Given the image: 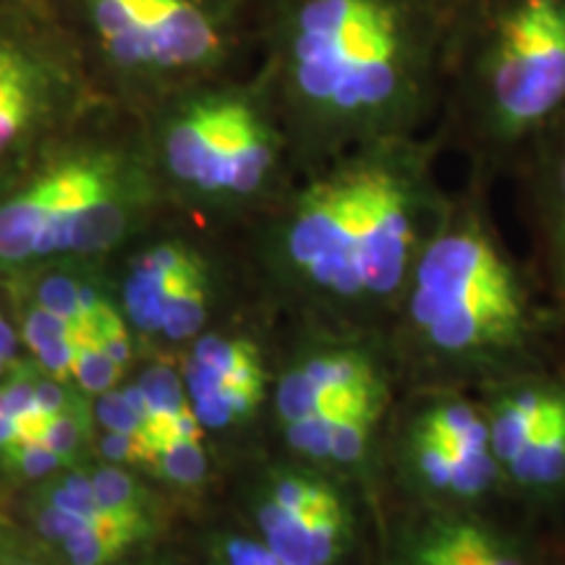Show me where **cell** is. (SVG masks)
<instances>
[{
  "label": "cell",
  "instance_id": "2e32d148",
  "mask_svg": "<svg viewBox=\"0 0 565 565\" xmlns=\"http://www.w3.org/2000/svg\"><path fill=\"white\" fill-rule=\"evenodd\" d=\"M145 532V519H121V515L100 511L87 519L79 532L63 540V550L74 565H108Z\"/></svg>",
  "mask_w": 565,
  "mask_h": 565
},
{
  "label": "cell",
  "instance_id": "836d02e7",
  "mask_svg": "<svg viewBox=\"0 0 565 565\" xmlns=\"http://www.w3.org/2000/svg\"><path fill=\"white\" fill-rule=\"evenodd\" d=\"M0 366H3V362H0Z\"/></svg>",
  "mask_w": 565,
  "mask_h": 565
},
{
  "label": "cell",
  "instance_id": "ffe728a7",
  "mask_svg": "<svg viewBox=\"0 0 565 565\" xmlns=\"http://www.w3.org/2000/svg\"><path fill=\"white\" fill-rule=\"evenodd\" d=\"M139 387L150 398L152 414H175L186 404H192L186 398V391H183L181 377L168 366H154V370L145 372Z\"/></svg>",
  "mask_w": 565,
  "mask_h": 565
},
{
  "label": "cell",
  "instance_id": "6da1fadb",
  "mask_svg": "<svg viewBox=\"0 0 565 565\" xmlns=\"http://www.w3.org/2000/svg\"><path fill=\"white\" fill-rule=\"evenodd\" d=\"M445 13L448 0H275L254 71L299 175L356 147L433 129Z\"/></svg>",
  "mask_w": 565,
  "mask_h": 565
},
{
  "label": "cell",
  "instance_id": "f1b7e54d",
  "mask_svg": "<svg viewBox=\"0 0 565 565\" xmlns=\"http://www.w3.org/2000/svg\"><path fill=\"white\" fill-rule=\"evenodd\" d=\"M38 356H40L42 370L51 372L53 380H58V383H63V380L71 377V372H74L76 349L71 338H63V341L45 345V349L38 351Z\"/></svg>",
  "mask_w": 565,
  "mask_h": 565
},
{
  "label": "cell",
  "instance_id": "83f0119b",
  "mask_svg": "<svg viewBox=\"0 0 565 565\" xmlns=\"http://www.w3.org/2000/svg\"><path fill=\"white\" fill-rule=\"evenodd\" d=\"M100 450L116 463H150V450L141 435L108 433L103 437Z\"/></svg>",
  "mask_w": 565,
  "mask_h": 565
},
{
  "label": "cell",
  "instance_id": "9c48e42d",
  "mask_svg": "<svg viewBox=\"0 0 565 565\" xmlns=\"http://www.w3.org/2000/svg\"><path fill=\"white\" fill-rule=\"evenodd\" d=\"M377 508L498 511L508 503L477 391L401 385L374 466Z\"/></svg>",
  "mask_w": 565,
  "mask_h": 565
},
{
  "label": "cell",
  "instance_id": "484cf974",
  "mask_svg": "<svg viewBox=\"0 0 565 565\" xmlns=\"http://www.w3.org/2000/svg\"><path fill=\"white\" fill-rule=\"evenodd\" d=\"M34 374L30 370H17L0 385V412L6 416H11L13 422L19 419L21 414L30 412L34 406Z\"/></svg>",
  "mask_w": 565,
  "mask_h": 565
},
{
  "label": "cell",
  "instance_id": "277c9868",
  "mask_svg": "<svg viewBox=\"0 0 565 565\" xmlns=\"http://www.w3.org/2000/svg\"><path fill=\"white\" fill-rule=\"evenodd\" d=\"M565 110V0H448L433 124L466 179H511L532 139Z\"/></svg>",
  "mask_w": 565,
  "mask_h": 565
},
{
  "label": "cell",
  "instance_id": "7c38bea8",
  "mask_svg": "<svg viewBox=\"0 0 565 565\" xmlns=\"http://www.w3.org/2000/svg\"><path fill=\"white\" fill-rule=\"evenodd\" d=\"M97 105L42 6L0 11V168Z\"/></svg>",
  "mask_w": 565,
  "mask_h": 565
},
{
  "label": "cell",
  "instance_id": "9a60e30c",
  "mask_svg": "<svg viewBox=\"0 0 565 565\" xmlns=\"http://www.w3.org/2000/svg\"><path fill=\"white\" fill-rule=\"evenodd\" d=\"M529 265L565 322V110L526 147L513 175Z\"/></svg>",
  "mask_w": 565,
  "mask_h": 565
},
{
  "label": "cell",
  "instance_id": "1f68e13d",
  "mask_svg": "<svg viewBox=\"0 0 565 565\" xmlns=\"http://www.w3.org/2000/svg\"><path fill=\"white\" fill-rule=\"evenodd\" d=\"M11 443H17V422L0 412V448H9Z\"/></svg>",
  "mask_w": 565,
  "mask_h": 565
},
{
  "label": "cell",
  "instance_id": "44dd1931",
  "mask_svg": "<svg viewBox=\"0 0 565 565\" xmlns=\"http://www.w3.org/2000/svg\"><path fill=\"white\" fill-rule=\"evenodd\" d=\"M217 565H288L257 534H231L217 547Z\"/></svg>",
  "mask_w": 565,
  "mask_h": 565
},
{
  "label": "cell",
  "instance_id": "d6986e66",
  "mask_svg": "<svg viewBox=\"0 0 565 565\" xmlns=\"http://www.w3.org/2000/svg\"><path fill=\"white\" fill-rule=\"evenodd\" d=\"M92 494H95V503L103 511L121 515V519H145L137 484L121 469L108 466V469L95 471V477H92Z\"/></svg>",
  "mask_w": 565,
  "mask_h": 565
},
{
  "label": "cell",
  "instance_id": "603a6c76",
  "mask_svg": "<svg viewBox=\"0 0 565 565\" xmlns=\"http://www.w3.org/2000/svg\"><path fill=\"white\" fill-rule=\"evenodd\" d=\"M6 461L17 466L24 477H45L51 471L58 469L63 458L47 445H32V443H11L9 448H3Z\"/></svg>",
  "mask_w": 565,
  "mask_h": 565
},
{
  "label": "cell",
  "instance_id": "ba28073f",
  "mask_svg": "<svg viewBox=\"0 0 565 565\" xmlns=\"http://www.w3.org/2000/svg\"><path fill=\"white\" fill-rule=\"evenodd\" d=\"M401 377L383 333L324 328L275 372L270 416L286 456L362 484L374 466Z\"/></svg>",
  "mask_w": 565,
  "mask_h": 565
},
{
  "label": "cell",
  "instance_id": "30bf717a",
  "mask_svg": "<svg viewBox=\"0 0 565 565\" xmlns=\"http://www.w3.org/2000/svg\"><path fill=\"white\" fill-rule=\"evenodd\" d=\"M508 503L536 524L565 521V349L477 391Z\"/></svg>",
  "mask_w": 565,
  "mask_h": 565
},
{
  "label": "cell",
  "instance_id": "d6a6232c",
  "mask_svg": "<svg viewBox=\"0 0 565 565\" xmlns=\"http://www.w3.org/2000/svg\"><path fill=\"white\" fill-rule=\"evenodd\" d=\"M42 0H0V11L9 9H24V6H40Z\"/></svg>",
  "mask_w": 565,
  "mask_h": 565
},
{
  "label": "cell",
  "instance_id": "5b68a950",
  "mask_svg": "<svg viewBox=\"0 0 565 565\" xmlns=\"http://www.w3.org/2000/svg\"><path fill=\"white\" fill-rule=\"evenodd\" d=\"M97 103L0 168V263L100 254L121 244L160 202L137 113L121 129Z\"/></svg>",
  "mask_w": 565,
  "mask_h": 565
},
{
  "label": "cell",
  "instance_id": "4fadbf2b",
  "mask_svg": "<svg viewBox=\"0 0 565 565\" xmlns=\"http://www.w3.org/2000/svg\"><path fill=\"white\" fill-rule=\"evenodd\" d=\"M547 529L515 508H377L380 565H547Z\"/></svg>",
  "mask_w": 565,
  "mask_h": 565
},
{
  "label": "cell",
  "instance_id": "7a4b0ae2",
  "mask_svg": "<svg viewBox=\"0 0 565 565\" xmlns=\"http://www.w3.org/2000/svg\"><path fill=\"white\" fill-rule=\"evenodd\" d=\"M440 141L433 131L356 147L301 173L259 217L263 257L330 328L383 333L416 254L443 215Z\"/></svg>",
  "mask_w": 565,
  "mask_h": 565
},
{
  "label": "cell",
  "instance_id": "e0dca14e",
  "mask_svg": "<svg viewBox=\"0 0 565 565\" xmlns=\"http://www.w3.org/2000/svg\"><path fill=\"white\" fill-rule=\"evenodd\" d=\"M212 303V278L196 280L192 286L181 288L173 296L171 307H168L166 322H162V333L171 341H189L204 330L210 317Z\"/></svg>",
  "mask_w": 565,
  "mask_h": 565
},
{
  "label": "cell",
  "instance_id": "7402d4cb",
  "mask_svg": "<svg viewBox=\"0 0 565 565\" xmlns=\"http://www.w3.org/2000/svg\"><path fill=\"white\" fill-rule=\"evenodd\" d=\"M71 333H74V320H66V317L51 312L42 303L32 309L24 322V341L34 353L55 341H63V338H71Z\"/></svg>",
  "mask_w": 565,
  "mask_h": 565
},
{
  "label": "cell",
  "instance_id": "4dcf8cb0",
  "mask_svg": "<svg viewBox=\"0 0 565 565\" xmlns=\"http://www.w3.org/2000/svg\"><path fill=\"white\" fill-rule=\"evenodd\" d=\"M231 3L236 6V9L242 11L244 17L249 19L252 24L257 26V32H259V26H263V21H265V17H267V11L273 9L275 0H231Z\"/></svg>",
  "mask_w": 565,
  "mask_h": 565
},
{
  "label": "cell",
  "instance_id": "3957f363",
  "mask_svg": "<svg viewBox=\"0 0 565 565\" xmlns=\"http://www.w3.org/2000/svg\"><path fill=\"white\" fill-rule=\"evenodd\" d=\"M492 189H454L416 254L385 343L401 385L482 391L565 349V322L494 223Z\"/></svg>",
  "mask_w": 565,
  "mask_h": 565
},
{
  "label": "cell",
  "instance_id": "8fae6325",
  "mask_svg": "<svg viewBox=\"0 0 565 565\" xmlns=\"http://www.w3.org/2000/svg\"><path fill=\"white\" fill-rule=\"evenodd\" d=\"M249 515L282 563L343 565L377 524V505L362 484L286 456L249 484Z\"/></svg>",
  "mask_w": 565,
  "mask_h": 565
},
{
  "label": "cell",
  "instance_id": "ac0fdd59",
  "mask_svg": "<svg viewBox=\"0 0 565 565\" xmlns=\"http://www.w3.org/2000/svg\"><path fill=\"white\" fill-rule=\"evenodd\" d=\"M162 477L181 487H200L210 475V456L204 440H179L160 448L152 458Z\"/></svg>",
  "mask_w": 565,
  "mask_h": 565
},
{
  "label": "cell",
  "instance_id": "4316f807",
  "mask_svg": "<svg viewBox=\"0 0 565 565\" xmlns=\"http://www.w3.org/2000/svg\"><path fill=\"white\" fill-rule=\"evenodd\" d=\"M82 433H84V419L79 408H71V412L66 408V412L53 416L51 429H47L45 435V445L66 461V458L79 448Z\"/></svg>",
  "mask_w": 565,
  "mask_h": 565
},
{
  "label": "cell",
  "instance_id": "52a82bcc",
  "mask_svg": "<svg viewBox=\"0 0 565 565\" xmlns=\"http://www.w3.org/2000/svg\"><path fill=\"white\" fill-rule=\"evenodd\" d=\"M139 121L158 189L168 183L207 215L259 221L299 179L291 139L254 68L173 92Z\"/></svg>",
  "mask_w": 565,
  "mask_h": 565
},
{
  "label": "cell",
  "instance_id": "8992f818",
  "mask_svg": "<svg viewBox=\"0 0 565 565\" xmlns=\"http://www.w3.org/2000/svg\"><path fill=\"white\" fill-rule=\"evenodd\" d=\"M97 103L145 113L192 84L244 74L259 32L231 0H42Z\"/></svg>",
  "mask_w": 565,
  "mask_h": 565
},
{
  "label": "cell",
  "instance_id": "cb8c5ba5",
  "mask_svg": "<svg viewBox=\"0 0 565 565\" xmlns=\"http://www.w3.org/2000/svg\"><path fill=\"white\" fill-rule=\"evenodd\" d=\"M40 303L51 312L66 317V320H79L82 307H79V286L74 280L66 278V275H55V278H47L40 286L38 294Z\"/></svg>",
  "mask_w": 565,
  "mask_h": 565
},
{
  "label": "cell",
  "instance_id": "d4e9b609",
  "mask_svg": "<svg viewBox=\"0 0 565 565\" xmlns=\"http://www.w3.org/2000/svg\"><path fill=\"white\" fill-rule=\"evenodd\" d=\"M97 419H100L110 433L124 435H141V419L134 412L124 393H103L97 401Z\"/></svg>",
  "mask_w": 565,
  "mask_h": 565
},
{
  "label": "cell",
  "instance_id": "f546056e",
  "mask_svg": "<svg viewBox=\"0 0 565 565\" xmlns=\"http://www.w3.org/2000/svg\"><path fill=\"white\" fill-rule=\"evenodd\" d=\"M34 404L47 414H61L68 408V395L58 385V380H38L34 385Z\"/></svg>",
  "mask_w": 565,
  "mask_h": 565
},
{
  "label": "cell",
  "instance_id": "5bb4252c",
  "mask_svg": "<svg viewBox=\"0 0 565 565\" xmlns=\"http://www.w3.org/2000/svg\"><path fill=\"white\" fill-rule=\"evenodd\" d=\"M275 372L252 333H204L186 364V393L207 433L252 427L273 404Z\"/></svg>",
  "mask_w": 565,
  "mask_h": 565
}]
</instances>
